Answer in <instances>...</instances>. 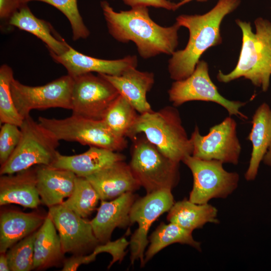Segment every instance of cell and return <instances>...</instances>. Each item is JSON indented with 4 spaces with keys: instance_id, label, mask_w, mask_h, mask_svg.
<instances>
[{
    "instance_id": "8d00e7d4",
    "label": "cell",
    "mask_w": 271,
    "mask_h": 271,
    "mask_svg": "<svg viewBox=\"0 0 271 271\" xmlns=\"http://www.w3.org/2000/svg\"><path fill=\"white\" fill-rule=\"evenodd\" d=\"M24 4L22 0H0V18L9 20L11 17Z\"/></svg>"
},
{
    "instance_id": "484cf974",
    "label": "cell",
    "mask_w": 271,
    "mask_h": 271,
    "mask_svg": "<svg viewBox=\"0 0 271 271\" xmlns=\"http://www.w3.org/2000/svg\"><path fill=\"white\" fill-rule=\"evenodd\" d=\"M9 23L36 36L45 43L50 52L60 55L68 49V44L65 40L55 37L50 24L37 18L27 4H24L11 17Z\"/></svg>"
},
{
    "instance_id": "9a60e30c",
    "label": "cell",
    "mask_w": 271,
    "mask_h": 271,
    "mask_svg": "<svg viewBox=\"0 0 271 271\" xmlns=\"http://www.w3.org/2000/svg\"><path fill=\"white\" fill-rule=\"evenodd\" d=\"M54 60L62 65L68 74L75 77L93 72L118 76L126 69L137 67L138 59L136 55H128L116 60L101 59L81 53L68 44V49L63 54L57 55L50 52Z\"/></svg>"
},
{
    "instance_id": "7402d4cb",
    "label": "cell",
    "mask_w": 271,
    "mask_h": 271,
    "mask_svg": "<svg viewBox=\"0 0 271 271\" xmlns=\"http://www.w3.org/2000/svg\"><path fill=\"white\" fill-rule=\"evenodd\" d=\"M252 127L247 139L252 144L249 165L244 174L246 180L256 178L261 162L271 147V108L266 102L261 104L252 117Z\"/></svg>"
},
{
    "instance_id": "5bb4252c",
    "label": "cell",
    "mask_w": 271,
    "mask_h": 271,
    "mask_svg": "<svg viewBox=\"0 0 271 271\" xmlns=\"http://www.w3.org/2000/svg\"><path fill=\"white\" fill-rule=\"evenodd\" d=\"M48 214L58 231L64 253L86 254L100 244L90 221L62 204L49 208Z\"/></svg>"
},
{
    "instance_id": "6da1fadb",
    "label": "cell",
    "mask_w": 271,
    "mask_h": 271,
    "mask_svg": "<svg viewBox=\"0 0 271 271\" xmlns=\"http://www.w3.org/2000/svg\"><path fill=\"white\" fill-rule=\"evenodd\" d=\"M100 7L110 35L121 43L133 42L143 58L172 55L176 51L181 27L176 22L170 27L159 25L151 18L146 7L117 12L106 1L100 2Z\"/></svg>"
},
{
    "instance_id": "f1b7e54d",
    "label": "cell",
    "mask_w": 271,
    "mask_h": 271,
    "mask_svg": "<svg viewBox=\"0 0 271 271\" xmlns=\"http://www.w3.org/2000/svg\"><path fill=\"white\" fill-rule=\"evenodd\" d=\"M99 200V196L89 181L86 178L77 176L72 193L61 204L86 218L96 209Z\"/></svg>"
},
{
    "instance_id": "ab89813d",
    "label": "cell",
    "mask_w": 271,
    "mask_h": 271,
    "mask_svg": "<svg viewBox=\"0 0 271 271\" xmlns=\"http://www.w3.org/2000/svg\"><path fill=\"white\" fill-rule=\"evenodd\" d=\"M192 1H194V0H182L181 1H180V2L177 3V9H178L179 8H180L181 7L183 6V5ZM197 2H207V1L208 0H195Z\"/></svg>"
},
{
    "instance_id": "2e32d148",
    "label": "cell",
    "mask_w": 271,
    "mask_h": 271,
    "mask_svg": "<svg viewBox=\"0 0 271 271\" xmlns=\"http://www.w3.org/2000/svg\"><path fill=\"white\" fill-rule=\"evenodd\" d=\"M138 197L133 192H126L112 200H100L95 217L90 220L94 235L100 244L110 241L117 227L125 229L131 225L130 211Z\"/></svg>"
},
{
    "instance_id": "cb8c5ba5",
    "label": "cell",
    "mask_w": 271,
    "mask_h": 271,
    "mask_svg": "<svg viewBox=\"0 0 271 271\" xmlns=\"http://www.w3.org/2000/svg\"><path fill=\"white\" fill-rule=\"evenodd\" d=\"M48 214L37 230L34 241L33 269L40 270L56 266L64 261L59 234Z\"/></svg>"
},
{
    "instance_id": "4dcf8cb0",
    "label": "cell",
    "mask_w": 271,
    "mask_h": 271,
    "mask_svg": "<svg viewBox=\"0 0 271 271\" xmlns=\"http://www.w3.org/2000/svg\"><path fill=\"white\" fill-rule=\"evenodd\" d=\"M37 231L18 242L6 252L10 270H33L34 244Z\"/></svg>"
},
{
    "instance_id": "4fadbf2b",
    "label": "cell",
    "mask_w": 271,
    "mask_h": 271,
    "mask_svg": "<svg viewBox=\"0 0 271 271\" xmlns=\"http://www.w3.org/2000/svg\"><path fill=\"white\" fill-rule=\"evenodd\" d=\"M71 94L73 114L93 119H102L119 96L116 89L98 74L92 73L73 78Z\"/></svg>"
},
{
    "instance_id": "7a4b0ae2",
    "label": "cell",
    "mask_w": 271,
    "mask_h": 271,
    "mask_svg": "<svg viewBox=\"0 0 271 271\" xmlns=\"http://www.w3.org/2000/svg\"><path fill=\"white\" fill-rule=\"evenodd\" d=\"M240 3L241 0H218L214 7L205 14H182L176 18L180 27L188 30L189 37L185 48L175 51L169 60L168 69L172 79L181 80L189 77L202 55L210 47L222 43L221 23Z\"/></svg>"
},
{
    "instance_id": "f35d334b",
    "label": "cell",
    "mask_w": 271,
    "mask_h": 271,
    "mask_svg": "<svg viewBox=\"0 0 271 271\" xmlns=\"http://www.w3.org/2000/svg\"><path fill=\"white\" fill-rule=\"evenodd\" d=\"M262 162L265 165L271 167V147L269 148L265 155Z\"/></svg>"
},
{
    "instance_id": "30bf717a",
    "label": "cell",
    "mask_w": 271,
    "mask_h": 271,
    "mask_svg": "<svg viewBox=\"0 0 271 271\" xmlns=\"http://www.w3.org/2000/svg\"><path fill=\"white\" fill-rule=\"evenodd\" d=\"M73 77L63 76L45 85L31 86L12 80L11 90L15 106L23 118L33 109L62 108L71 109Z\"/></svg>"
},
{
    "instance_id": "44dd1931",
    "label": "cell",
    "mask_w": 271,
    "mask_h": 271,
    "mask_svg": "<svg viewBox=\"0 0 271 271\" xmlns=\"http://www.w3.org/2000/svg\"><path fill=\"white\" fill-rule=\"evenodd\" d=\"M125 159V156L121 154L90 146L87 151L78 155L66 156L58 152L51 166L68 170L78 177L85 178L115 162Z\"/></svg>"
},
{
    "instance_id": "1f68e13d",
    "label": "cell",
    "mask_w": 271,
    "mask_h": 271,
    "mask_svg": "<svg viewBox=\"0 0 271 271\" xmlns=\"http://www.w3.org/2000/svg\"><path fill=\"white\" fill-rule=\"evenodd\" d=\"M38 1L49 4L62 13L69 20L72 30L73 39H86L90 34L79 13L77 0H22L23 4Z\"/></svg>"
},
{
    "instance_id": "d4e9b609",
    "label": "cell",
    "mask_w": 271,
    "mask_h": 271,
    "mask_svg": "<svg viewBox=\"0 0 271 271\" xmlns=\"http://www.w3.org/2000/svg\"><path fill=\"white\" fill-rule=\"evenodd\" d=\"M167 219L182 228L193 232L208 223H218V210L208 204H197L184 199L173 204L168 212Z\"/></svg>"
},
{
    "instance_id": "ac0fdd59",
    "label": "cell",
    "mask_w": 271,
    "mask_h": 271,
    "mask_svg": "<svg viewBox=\"0 0 271 271\" xmlns=\"http://www.w3.org/2000/svg\"><path fill=\"white\" fill-rule=\"evenodd\" d=\"M136 68H129L118 76L98 74L108 81L140 114L152 112L147 94L154 84V75Z\"/></svg>"
},
{
    "instance_id": "f546056e",
    "label": "cell",
    "mask_w": 271,
    "mask_h": 271,
    "mask_svg": "<svg viewBox=\"0 0 271 271\" xmlns=\"http://www.w3.org/2000/svg\"><path fill=\"white\" fill-rule=\"evenodd\" d=\"M13 71L6 64L0 68V123H9L20 127L24 118L18 112L12 95L11 84Z\"/></svg>"
},
{
    "instance_id": "7c38bea8",
    "label": "cell",
    "mask_w": 271,
    "mask_h": 271,
    "mask_svg": "<svg viewBox=\"0 0 271 271\" xmlns=\"http://www.w3.org/2000/svg\"><path fill=\"white\" fill-rule=\"evenodd\" d=\"M172 190H162L138 198L133 203L129 214L131 225L138 224L129 241L130 263L140 260L144 267L145 251L149 241L148 234L152 224L163 214L168 212L174 204Z\"/></svg>"
},
{
    "instance_id": "74e56055",
    "label": "cell",
    "mask_w": 271,
    "mask_h": 271,
    "mask_svg": "<svg viewBox=\"0 0 271 271\" xmlns=\"http://www.w3.org/2000/svg\"><path fill=\"white\" fill-rule=\"evenodd\" d=\"M0 270L10 271V267L8 260L6 256V253H1L0 255Z\"/></svg>"
},
{
    "instance_id": "5b68a950",
    "label": "cell",
    "mask_w": 271,
    "mask_h": 271,
    "mask_svg": "<svg viewBox=\"0 0 271 271\" xmlns=\"http://www.w3.org/2000/svg\"><path fill=\"white\" fill-rule=\"evenodd\" d=\"M132 139L128 164L134 178L147 194L175 188L180 180L179 164L166 156L143 133Z\"/></svg>"
},
{
    "instance_id": "9c48e42d",
    "label": "cell",
    "mask_w": 271,
    "mask_h": 271,
    "mask_svg": "<svg viewBox=\"0 0 271 271\" xmlns=\"http://www.w3.org/2000/svg\"><path fill=\"white\" fill-rule=\"evenodd\" d=\"M168 93L169 100L175 107L191 101L213 102L224 108L229 116L247 118L240 111L246 102L230 100L221 95L211 80L208 64L204 60L198 62L194 71L189 77L174 82Z\"/></svg>"
},
{
    "instance_id": "8fae6325",
    "label": "cell",
    "mask_w": 271,
    "mask_h": 271,
    "mask_svg": "<svg viewBox=\"0 0 271 271\" xmlns=\"http://www.w3.org/2000/svg\"><path fill=\"white\" fill-rule=\"evenodd\" d=\"M192 156L204 160H218L238 164L241 146L237 134V123L229 116L212 126L206 135H202L197 125L191 134Z\"/></svg>"
},
{
    "instance_id": "d590c367",
    "label": "cell",
    "mask_w": 271,
    "mask_h": 271,
    "mask_svg": "<svg viewBox=\"0 0 271 271\" xmlns=\"http://www.w3.org/2000/svg\"><path fill=\"white\" fill-rule=\"evenodd\" d=\"M97 254L92 251L89 254H73L65 259L63 263L62 271H75L83 264H88L95 260Z\"/></svg>"
},
{
    "instance_id": "8992f818",
    "label": "cell",
    "mask_w": 271,
    "mask_h": 271,
    "mask_svg": "<svg viewBox=\"0 0 271 271\" xmlns=\"http://www.w3.org/2000/svg\"><path fill=\"white\" fill-rule=\"evenodd\" d=\"M20 141L9 159L1 166V175L15 174L35 165L51 166L59 152V141L29 115L20 127Z\"/></svg>"
},
{
    "instance_id": "52a82bcc",
    "label": "cell",
    "mask_w": 271,
    "mask_h": 271,
    "mask_svg": "<svg viewBox=\"0 0 271 271\" xmlns=\"http://www.w3.org/2000/svg\"><path fill=\"white\" fill-rule=\"evenodd\" d=\"M39 122L59 141L77 142L114 152L127 147L125 138L115 134L103 119H93L73 114L66 118H48L40 116Z\"/></svg>"
},
{
    "instance_id": "e575fe53",
    "label": "cell",
    "mask_w": 271,
    "mask_h": 271,
    "mask_svg": "<svg viewBox=\"0 0 271 271\" xmlns=\"http://www.w3.org/2000/svg\"><path fill=\"white\" fill-rule=\"evenodd\" d=\"M125 4L134 8L137 7H153L175 11L177 4L168 0H121Z\"/></svg>"
},
{
    "instance_id": "603a6c76",
    "label": "cell",
    "mask_w": 271,
    "mask_h": 271,
    "mask_svg": "<svg viewBox=\"0 0 271 271\" xmlns=\"http://www.w3.org/2000/svg\"><path fill=\"white\" fill-rule=\"evenodd\" d=\"M46 216L38 212L7 210L0 215V253H5L18 242L37 230Z\"/></svg>"
},
{
    "instance_id": "ffe728a7",
    "label": "cell",
    "mask_w": 271,
    "mask_h": 271,
    "mask_svg": "<svg viewBox=\"0 0 271 271\" xmlns=\"http://www.w3.org/2000/svg\"><path fill=\"white\" fill-rule=\"evenodd\" d=\"M35 170L41 202L48 207L61 204L72 193L77 177L72 172L47 165H38Z\"/></svg>"
},
{
    "instance_id": "836d02e7",
    "label": "cell",
    "mask_w": 271,
    "mask_h": 271,
    "mask_svg": "<svg viewBox=\"0 0 271 271\" xmlns=\"http://www.w3.org/2000/svg\"><path fill=\"white\" fill-rule=\"evenodd\" d=\"M128 245L129 241H128L124 236H122L115 241L110 240L104 244H99L93 251L97 254L106 252L111 255L112 259L107 267L109 269L116 261H122L126 253L125 250Z\"/></svg>"
},
{
    "instance_id": "3957f363",
    "label": "cell",
    "mask_w": 271,
    "mask_h": 271,
    "mask_svg": "<svg viewBox=\"0 0 271 271\" xmlns=\"http://www.w3.org/2000/svg\"><path fill=\"white\" fill-rule=\"evenodd\" d=\"M242 32V46L237 63L224 74L219 70L217 80L227 83L239 78L250 81L263 92L269 88L271 77V21L261 17L254 22L255 33L250 22L235 20Z\"/></svg>"
},
{
    "instance_id": "d6a6232c",
    "label": "cell",
    "mask_w": 271,
    "mask_h": 271,
    "mask_svg": "<svg viewBox=\"0 0 271 271\" xmlns=\"http://www.w3.org/2000/svg\"><path fill=\"white\" fill-rule=\"evenodd\" d=\"M21 137V130L17 125L5 123L0 130V164L9 159L17 147Z\"/></svg>"
},
{
    "instance_id": "277c9868",
    "label": "cell",
    "mask_w": 271,
    "mask_h": 271,
    "mask_svg": "<svg viewBox=\"0 0 271 271\" xmlns=\"http://www.w3.org/2000/svg\"><path fill=\"white\" fill-rule=\"evenodd\" d=\"M139 133L144 134L162 153L175 162L180 163L192 154L191 140L175 106L140 114L128 138L132 140Z\"/></svg>"
},
{
    "instance_id": "83f0119b",
    "label": "cell",
    "mask_w": 271,
    "mask_h": 271,
    "mask_svg": "<svg viewBox=\"0 0 271 271\" xmlns=\"http://www.w3.org/2000/svg\"><path fill=\"white\" fill-rule=\"evenodd\" d=\"M137 112L134 107L119 94L102 119L115 134L122 138H128L140 115Z\"/></svg>"
},
{
    "instance_id": "e0dca14e",
    "label": "cell",
    "mask_w": 271,
    "mask_h": 271,
    "mask_svg": "<svg viewBox=\"0 0 271 271\" xmlns=\"http://www.w3.org/2000/svg\"><path fill=\"white\" fill-rule=\"evenodd\" d=\"M85 178L94 188L100 200L113 199L141 187L124 161L115 162Z\"/></svg>"
},
{
    "instance_id": "d6986e66",
    "label": "cell",
    "mask_w": 271,
    "mask_h": 271,
    "mask_svg": "<svg viewBox=\"0 0 271 271\" xmlns=\"http://www.w3.org/2000/svg\"><path fill=\"white\" fill-rule=\"evenodd\" d=\"M41 202L37 190L35 168L1 175L0 205L16 204L37 208Z\"/></svg>"
},
{
    "instance_id": "4316f807",
    "label": "cell",
    "mask_w": 271,
    "mask_h": 271,
    "mask_svg": "<svg viewBox=\"0 0 271 271\" xmlns=\"http://www.w3.org/2000/svg\"><path fill=\"white\" fill-rule=\"evenodd\" d=\"M149 241L150 245L145 253V264L161 250L176 243L201 250V243L194 239L192 232L172 222H162L149 237Z\"/></svg>"
},
{
    "instance_id": "ba28073f",
    "label": "cell",
    "mask_w": 271,
    "mask_h": 271,
    "mask_svg": "<svg viewBox=\"0 0 271 271\" xmlns=\"http://www.w3.org/2000/svg\"><path fill=\"white\" fill-rule=\"evenodd\" d=\"M190 170L193 178L189 200L197 204L208 203L214 198H226L237 188L239 174L228 172L218 160H204L192 155L182 161Z\"/></svg>"
}]
</instances>
